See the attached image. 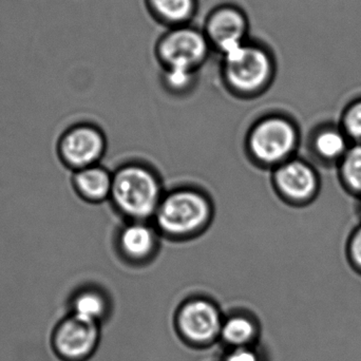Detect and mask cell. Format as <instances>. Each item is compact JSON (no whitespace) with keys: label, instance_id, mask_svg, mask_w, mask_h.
Masks as SVG:
<instances>
[{"label":"cell","instance_id":"30bf717a","mask_svg":"<svg viewBox=\"0 0 361 361\" xmlns=\"http://www.w3.org/2000/svg\"><path fill=\"white\" fill-rule=\"evenodd\" d=\"M275 184L282 197L295 204L313 201L320 190V178L310 163L290 159L277 166Z\"/></svg>","mask_w":361,"mask_h":361},{"label":"cell","instance_id":"52a82bcc","mask_svg":"<svg viewBox=\"0 0 361 361\" xmlns=\"http://www.w3.org/2000/svg\"><path fill=\"white\" fill-rule=\"evenodd\" d=\"M176 324L182 338L195 347H207L214 343L223 326L218 307L202 298L185 302L177 313Z\"/></svg>","mask_w":361,"mask_h":361},{"label":"cell","instance_id":"6da1fadb","mask_svg":"<svg viewBox=\"0 0 361 361\" xmlns=\"http://www.w3.org/2000/svg\"><path fill=\"white\" fill-rule=\"evenodd\" d=\"M221 72L235 92L256 94L273 80L275 59L267 46L250 39L222 55Z\"/></svg>","mask_w":361,"mask_h":361},{"label":"cell","instance_id":"ffe728a7","mask_svg":"<svg viewBox=\"0 0 361 361\" xmlns=\"http://www.w3.org/2000/svg\"><path fill=\"white\" fill-rule=\"evenodd\" d=\"M347 257L352 269L361 275V224L352 231L348 239Z\"/></svg>","mask_w":361,"mask_h":361},{"label":"cell","instance_id":"7402d4cb","mask_svg":"<svg viewBox=\"0 0 361 361\" xmlns=\"http://www.w3.org/2000/svg\"><path fill=\"white\" fill-rule=\"evenodd\" d=\"M360 214H361V197H360Z\"/></svg>","mask_w":361,"mask_h":361},{"label":"cell","instance_id":"277c9868","mask_svg":"<svg viewBox=\"0 0 361 361\" xmlns=\"http://www.w3.org/2000/svg\"><path fill=\"white\" fill-rule=\"evenodd\" d=\"M212 51L203 30L190 25L169 27L156 47L157 57L163 67L195 71L205 63Z\"/></svg>","mask_w":361,"mask_h":361},{"label":"cell","instance_id":"9c48e42d","mask_svg":"<svg viewBox=\"0 0 361 361\" xmlns=\"http://www.w3.org/2000/svg\"><path fill=\"white\" fill-rule=\"evenodd\" d=\"M104 150L103 135L88 125H78L66 131L59 143L61 161L75 171L97 165Z\"/></svg>","mask_w":361,"mask_h":361},{"label":"cell","instance_id":"7c38bea8","mask_svg":"<svg viewBox=\"0 0 361 361\" xmlns=\"http://www.w3.org/2000/svg\"><path fill=\"white\" fill-rule=\"evenodd\" d=\"M74 189L80 197L89 202H101L111 195L114 178L102 167L90 166L74 173Z\"/></svg>","mask_w":361,"mask_h":361},{"label":"cell","instance_id":"44dd1931","mask_svg":"<svg viewBox=\"0 0 361 361\" xmlns=\"http://www.w3.org/2000/svg\"><path fill=\"white\" fill-rule=\"evenodd\" d=\"M223 361H260L258 354L250 348H235Z\"/></svg>","mask_w":361,"mask_h":361},{"label":"cell","instance_id":"3957f363","mask_svg":"<svg viewBox=\"0 0 361 361\" xmlns=\"http://www.w3.org/2000/svg\"><path fill=\"white\" fill-rule=\"evenodd\" d=\"M212 214L209 202L195 190H178L161 200L157 209L159 228L167 235H187L207 224Z\"/></svg>","mask_w":361,"mask_h":361},{"label":"cell","instance_id":"ac0fdd59","mask_svg":"<svg viewBox=\"0 0 361 361\" xmlns=\"http://www.w3.org/2000/svg\"><path fill=\"white\" fill-rule=\"evenodd\" d=\"M339 126L352 144H361V97L345 108Z\"/></svg>","mask_w":361,"mask_h":361},{"label":"cell","instance_id":"8992f818","mask_svg":"<svg viewBox=\"0 0 361 361\" xmlns=\"http://www.w3.org/2000/svg\"><path fill=\"white\" fill-rule=\"evenodd\" d=\"M203 31L212 51L222 56L250 40V21L240 6L221 4L208 14Z\"/></svg>","mask_w":361,"mask_h":361},{"label":"cell","instance_id":"d6986e66","mask_svg":"<svg viewBox=\"0 0 361 361\" xmlns=\"http://www.w3.org/2000/svg\"><path fill=\"white\" fill-rule=\"evenodd\" d=\"M197 71L183 68H164L163 82L173 92H185L195 85Z\"/></svg>","mask_w":361,"mask_h":361},{"label":"cell","instance_id":"9a60e30c","mask_svg":"<svg viewBox=\"0 0 361 361\" xmlns=\"http://www.w3.org/2000/svg\"><path fill=\"white\" fill-rule=\"evenodd\" d=\"M121 248L129 258L142 260L149 257L156 248V231L141 222L133 223L123 229Z\"/></svg>","mask_w":361,"mask_h":361},{"label":"cell","instance_id":"8fae6325","mask_svg":"<svg viewBox=\"0 0 361 361\" xmlns=\"http://www.w3.org/2000/svg\"><path fill=\"white\" fill-rule=\"evenodd\" d=\"M312 152L324 164H338L352 143L341 126L324 125L314 133Z\"/></svg>","mask_w":361,"mask_h":361},{"label":"cell","instance_id":"2e32d148","mask_svg":"<svg viewBox=\"0 0 361 361\" xmlns=\"http://www.w3.org/2000/svg\"><path fill=\"white\" fill-rule=\"evenodd\" d=\"M338 177L343 188L361 197V144H352L341 162L337 164Z\"/></svg>","mask_w":361,"mask_h":361},{"label":"cell","instance_id":"5b68a950","mask_svg":"<svg viewBox=\"0 0 361 361\" xmlns=\"http://www.w3.org/2000/svg\"><path fill=\"white\" fill-rule=\"evenodd\" d=\"M298 130L288 118L271 116L250 131L248 146L252 156L263 164L281 165L290 160L298 144Z\"/></svg>","mask_w":361,"mask_h":361},{"label":"cell","instance_id":"ba28073f","mask_svg":"<svg viewBox=\"0 0 361 361\" xmlns=\"http://www.w3.org/2000/svg\"><path fill=\"white\" fill-rule=\"evenodd\" d=\"M101 341V326L67 315L55 329L53 348L65 361H86L97 351Z\"/></svg>","mask_w":361,"mask_h":361},{"label":"cell","instance_id":"4fadbf2b","mask_svg":"<svg viewBox=\"0 0 361 361\" xmlns=\"http://www.w3.org/2000/svg\"><path fill=\"white\" fill-rule=\"evenodd\" d=\"M68 309L69 315L101 326L105 322L108 307L103 294L92 288H84L71 295Z\"/></svg>","mask_w":361,"mask_h":361},{"label":"cell","instance_id":"5bb4252c","mask_svg":"<svg viewBox=\"0 0 361 361\" xmlns=\"http://www.w3.org/2000/svg\"><path fill=\"white\" fill-rule=\"evenodd\" d=\"M150 14L169 27L189 25L197 8V0H146Z\"/></svg>","mask_w":361,"mask_h":361},{"label":"cell","instance_id":"7a4b0ae2","mask_svg":"<svg viewBox=\"0 0 361 361\" xmlns=\"http://www.w3.org/2000/svg\"><path fill=\"white\" fill-rule=\"evenodd\" d=\"M111 197L116 205L135 220L156 214L161 203V188L154 173L142 166H126L114 177Z\"/></svg>","mask_w":361,"mask_h":361},{"label":"cell","instance_id":"e0dca14e","mask_svg":"<svg viewBox=\"0 0 361 361\" xmlns=\"http://www.w3.org/2000/svg\"><path fill=\"white\" fill-rule=\"evenodd\" d=\"M258 334L256 324L243 315H233L223 322L221 337L226 345L244 348L252 343Z\"/></svg>","mask_w":361,"mask_h":361}]
</instances>
